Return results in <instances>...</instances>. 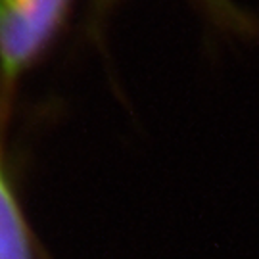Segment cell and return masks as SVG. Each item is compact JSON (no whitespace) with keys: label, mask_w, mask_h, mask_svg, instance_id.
I'll return each mask as SVG.
<instances>
[{"label":"cell","mask_w":259,"mask_h":259,"mask_svg":"<svg viewBox=\"0 0 259 259\" xmlns=\"http://www.w3.org/2000/svg\"><path fill=\"white\" fill-rule=\"evenodd\" d=\"M8 123L0 121V259H37V244L6 154Z\"/></svg>","instance_id":"cell-2"},{"label":"cell","mask_w":259,"mask_h":259,"mask_svg":"<svg viewBox=\"0 0 259 259\" xmlns=\"http://www.w3.org/2000/svg\"><path fill=\"white\" fill-rule=\"evenodd\" d=\"M75 0H0V121H10L19 83L47 56Z\"/></svg>","instance_id":"cell-1"},{"label":"cell","mask_w":259,"mask_h":259,"mask_svg":"<svg viewBox=\"0 0 259 259\" xmlns=\"http://www.w3.org/2000/svg\"><path fill=\"white\" fill-rule=\"evenodd\" d=\"M111 2L115 0H93L94 10H106L110 8ZM204 4L205 12L215 18V21L223 25V27H229L234 33H253L257 31V21L255 18L248 16L244 10H240L232 0H198Z\"/></svg>","instance_id":"cell-3"}]
</instances>
